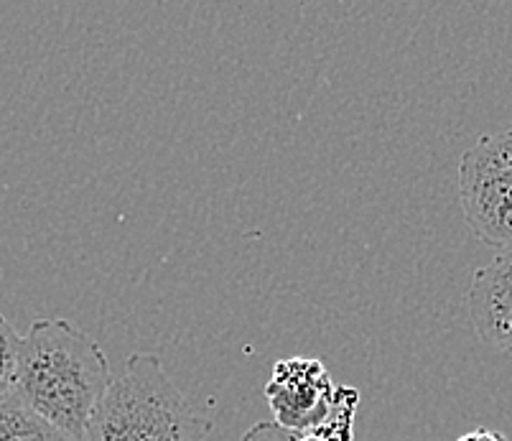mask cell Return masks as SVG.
I'll list each match as a JSON object with an SVG mask.
<instances>
[{
	"label": "cell",
	"mask_w": 512,
	"mask_h": 441,
	"mask_svg": "<svg viewBox=\"0 0 512 441\" xmlns=\"http://www.w3.org/2000/svg\"><path fill=\"white\" fill-rule=\"evenodd\" d=\"M337 385L327 365L316 357H286L273 365L271 380L265 383V401L273 421L293 434H314L332 408Z\"/></svg>",
	"instance_id": "cell-4"
},
{
	"label": "cell",
	"mask_w": 512,
	"mask_h": 441,
	"mask_svg": "<svg viewBox=\"0 0 512 441\" xmlns=\"http://www.w3.org/2000/svg\"><path fill=\"white\" fill-rule=\"evenodd\" d=\"M362 396L355 385H337L332 396V408L327 419L314 436L324 441H355V413L360 406Z\"/></svg>",
	"instance_id": "cell-7"
},
{
	"label": "cell",
	"mask_w": 512,
	"mask_h": 441,
	"mask_svg": "<svg viewBox=\"0 0 512 441\" xmlns=\"http://www.w3.org/2000/svg\"><path fill=\"white\" fill-rule=\"evenodd\" d=\"M293 439H296V434H293V431L281 429L276 421H260V424L250 426V429L245 431V436H242V441H293Z\"/></svg>",
	"instance_id": "cell-9"
},
{
	"label": "cell",
	"mask_w": 512,
	"mask_h": 441,
	"mask_svg": "<svg viewBox=\"0 0 512 441\" xmlns=\"http://www.w3.org/2000/svg\"><path fill=\"white\" fill-rule=\"evenodd\" d=\"M459 204L479 243L512 248V131L482 136L464 151Z\"/></svg>",
	"instance_id": "cell-3"
},
{
	"label": "cell",
	"mask_w": 512,
	"mask_h": 441,
	"mask_svg": "<svg viewBox=\"0 0 512 441\" xmlns=\"http://www.w3.org/2000/svg\"><path fill=\"white\" fill-rule=\"evenodd\" d=\"M467 309L479 340L512 355V248L479 268L467 291Z\"/></svg>",
	"instance_id": "cell-5"
},
{
	"label": "cell",
	"mask_w": 512,
	"mask_h": 441,
	"mask_svg": "<svg viewBox=\"0 0 512 441\" xmlns=\"http://www.w3.org/2000/svg\"><path fill=\"white\" fill-rule=\"evenodd\" d=\"M110 380L102 347L67 319H39L21 337L13 396L69 439L85 441Z\"/></svg>",
	"instance_id": "cell-1"
},
{
	"label": "cell",
	"mask_w": 512,
	"mask_h": 441,
	"mask_svg": "<svg viewBox=\"0 0 512 441\" xmlns=\"http://www.w3.org/2000/svg\"><path fill=\"white\" fill-rule=\"evenodd\" d=\"M456 441H507V439H505V434H500V431L474 429V431H469V434L459 436Z\"/></svg>",
	"instance_id": "cell-10"
},
{
	"label": "cell",
	"mask_w": 512,
	"mask_h": 441,
	"mask_svg": "<svg viewBox=\"0 0 512 441\" xmlns=\"http://www.w3.org/2000/svg\"><path fill=\"white\" fill-rule=\"evenodd\" d=\"M18 350H21V334L0 314V398L13 393L18 370Z\"/></svg>",
	"instance_id": "cell-8"
},
{
	"label": "cell",
	"mask_w": 512,
	"mask_h": 441,
	"mask_svg": "<svg viewBox=\"0 0 512 441\" xmlns=\"http://www.w3.org/2000/svg\"><path fill=\"white\" fill-rule=\"evenodd\" d=\"M293 441H324V439H319V436L314 434H296V439Z\"/></svg>",
	"instance_id": "cell-11"
},
{
	"label": "cell",
	"mask_w": 512,
	"mask_h": 441,
	"mask_svg": "<svg viewBox=\"0 0 512 441\" xmlns=\"http://www.w3.org/2000/svg\"><path fill=\"white\" fill-rule=\"evenodd\" d=\"M0 441H74L16 396L0 398Z\"/></svg>",
	"instance_id": "cell-6"
},
{
	"label": "cell",
	"mask_w": 512,
	"mask_h": 441,
	"mask_svg": "<svg viewBox=\"0 0 512 441\" xmlns=\"http://www.w3.org/2000/svg\"><path fill=\"white\" fill-rule=\"evenodd\" d=\"M212 424L171 383L161 357L136 352L110 380L85 441H207Z\"/></svg>",
	"instance_id": "cell-2"
}]
</instances>
